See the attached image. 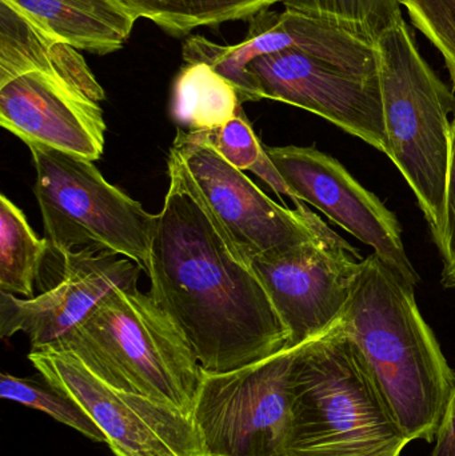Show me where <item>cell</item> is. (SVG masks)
<instances>
[{
    "label": "cell",
    "instance_id": "ac0fdd59",
    "mask_svg": "<svg viewBox=\"0 0 455 456\" xmlns=\"http://www.w3.org/2000/svg\"><path fill=\"white\" fill-rule=\"evenodd\" d=\"M240 107L235 86L210 64L187 63L174 80L171 115L176 125L189 131L226 125Z\"/></svg>",
    "mask_w": 455,
    "mask_h": 456
},
{
    "label": "cell",
    "instance_id": "2e32d148",
    "mask_svg": "<svg viewBox=\"0 0 455 456\" xmlns=\"http://www.w3.org/2000/svg\"><path fill=\"white\" fill-rule=\"evenodd\" d=\"M77 51L40 28L7 0H0V86L40 72L101 103L106 99L103 87Z\"/></svg>",
    "mask_w": 455,
    "mask_h": 456
},
{
    "label": "cell",
    "instance_id": "30bf717a",
    "mask_svg": "<svg viewBox=\"0 0 455 456\" xmlns=\"http://www.w3.org/2000/svg\"><path fill=\"white\" fill-rule=\"evenodd\" d=\"M248 20V32L240 45H218L195 35L186 40L182 50L186 63L210 64L229 79L242 103L261 101L253 75L248 71V63L283 51L306 53L361 77H379L376 43L333 21L269 8Z\"/></svg>",
    "mask_w": 455,
    "mask_h": 456
},
{
    "label": "cell",
    "instance_id": "ba28073f",
    "mask_svg": "<svg viewBox=\"0 0 455 456\" xmlns=\"http://www.w3.org/2000/svg\"><path fill=\"white\" fill-rule=\"evenodd\" d=\"M42 378L74 398L106 436L114 456H206L194 419L179 410L99 379L66 351H29Z\"/></svg>",
    "mask_w": 455,
    "mask_h": 456
},
{
    "label": "cell",
    "instance_id": "44dd1931",
    "mask_svg": "<svg viewBox=\"0 0 455 456\" xmlns=\"http://www.w3.org/2000/svg\"><path fill=\"white\" fill-rule=\"evenodd\" d=\"M286 10L339 24L376 43L379 35L403 20L398 0H280Z\"/></svg>",
    "mask_w": 455,
    "mask_h": 456
},
{
    "label": "cell",
    "instance_id": "d4e9b609",
    "mask_svg": "<svg viewBox=\"0 0 455 456\" xmlns=\"http://www.w3.org/2000/svg\"><path fill=\"white\" fill-rule=\"evenodd\" d=\"M435 444L432 456H455V388Z\"/></svg>",
    "mask_w": 455,
    "mask_h": 456
},
{
    "label": "cell",
    "instance_id": "e0dca14e",
    "mask_svg": "<svg viewBox=\"0 0 455 456\" xmlns=\"http://www.w3.org/2000/svg\"><path fill=\"white\" fill-rule=\"evenodd\" d=\"M37 26L80 51L114 53L139 16L122 0H7Z\"/></svg>",
    "mask_w": 455,
    "mask_h": 456
},
{
    "label": "cell",
    "instance_id": "7a4b0ae2",
    "mask_svg": "<svg viewBox=\"0 0 455 456\" xmlns=\"http://www.w3.org/2000/svg\"><path fill=\"white\" fill-rule=\"evenodd\" d=\"M341 323L406 439L435 442L455 372L417 305L414 287L378 255H369Z\"/></svg>",
    "mask_w": 455,
    "mask_h": 456
},
{
    "label": "cell",
    "instance_id": "8fae6325",
    "mask_svg": "<svg viewBox=\"0 0 455 456\" xmlns=\"http://www.w3.org/2000/svg\"><path fill=\"white\" fill-rule=\"evenodd\" d=\"M171 151L178 155L208 210L248 265L259 255L317 236L323 221L302 202L296 203V210L278 205L213 147L192 141L181 128Z\"/></svg>",
    "mask_w": 455,
    "mask_h": 456
},
{
    "label": "cell",
    "instance_id": "52a82bcc",
    "mask_svg": "<svg viewBox=\"0 0 455 456\" xmlns=\"http://www.w3.org/2000/svg\"><path fill=\"white\" fill-rule=\"evenodd\" d=\"M296 348L224 374L203 372L192 419L206 456H288Z\"/></svg>",
    "mask_w": 455,
    "mask_h": 456
},
{
    "label": "cell",
    "instance_id": "277c9868",
    "mask_svg": "<svg viewBox=\"0 0 455 456\" xmlns=\"http://www.w3.org/2000/svg\"><path fill=\"white\" fill-rule=\"evenodd\" d=\"M47 348L77 356L112 387L192 417L202 369L175 324L138 287L114 289Z\"/></svg>",
    "mask_w": 455,
    "mask_h": 456
},
{
    "label": "cell",
    "instance_id": "603a6c76",
    "mask_svg": "<svg viewBox=\"0 0 455 456\" xmlns=\"http://www.w3.org/2000/svg\"><path fill=\"white\" fill-rule=\"evenodd\" d=\"M411 23L440 51L455 87V0H398Z\"/></svg>",
    "mask_w": 455,
    "mask_h": 456
},
{
    "label": "cell",
    "instance_id": "7402d4cb",
    "mask_svg": "<svg viewBox=\"0 0 455 456\" xmlns=\"http://www.w3.org/2000/svg\"><path fill=\"white\" fill-rule=\"evenodd\" d=\"M186 135L213 147L226 162L243 173L253 170L266 154V147L254 133L242 107L226 125L213 130L187 131Z\"/></svg>",
    "mask_w": 455,
    "mask_h": 456
},
{
    "label": "cell",
    "instance_id": "9c48e42d",
    "mask_svg": "<svg viewBox=\"0 0 455 456\" xmlns=\"http://www.w3.org/2000/svg\"><path fill=\"white\" fill-rule=\"evenodd\" d=\"M357 248L323 222L306 243L266 252L250 265L288 330V347L321 337L344 315L362 270Z\"/></svg>",
    "mask_w": 455,
    "mask_h": 456
},
{
    "label": "cell",
    "instance_id": "ffe728a7",
    "mask_svg": "<svg viewBox=\"0 0 455 456\" xmlns=\"http://www.w3.org/2000/svg\"><path fill=\"white\" fill-rule=\"evenodd\" d=\"M0 396L28 409L39 410L61 425L74 428L85 438L98 444H106V436L85 409L69 394L51 385L45 378L37 380L2 372Z\"/></svg>",
    "mask_w": 455,
    "mask_h": 456
},
{
    "label": "cell",
    "instance_id": "cb8c5ba5",
    "mask_svg": "<svg viewBox=\"0 0 455 456\" xmlns=\"http://www.w3.org/2000/svg\"><path fill=\"white\" fill-rule=\"evenodd\" d=\"M440 252L443 259L441 281L446 289H455V115L451 130V166L446 191L445 233Z\"/></svg>",
    "mask_w": 455,
    "mask_h": 456
},
{
    "label": "cell",
    "instance_id": "8992f818",
    "mask_svg": "<svg viewBox=\"0 0 455 456\" xmlns=\"http://www.w3.org/2000/svg\"><path fill=\"white\" fill-rule=\"evenodd\" d=\"M45 239L61 259L77 248L104 249L147 273L157 216L112 186L93 160L43 144H26Z\"/></svg>",
    "mask_w": 455,
    "mask_h": 456
},
{
    "label": "cell",
    "instance_id": "484cf974",
    "mask_svg": "<svg viewBox=\"0 0 455 456\" xmlns=\"http://www.w3.org/2000/svg\"><path fill=\"white\" fill-rule=\"evenodd\" d=\"M122 2H125L126 4H127L128 7H130L131 10L139 16V11H141L142 7V0H122Z\"/></svg>",
    "mask_w": 455,
    "mask_h": 456
},
{
    "label": "cell",
    "instance_id": "7c38bea8",
    "mask_svg": "<svg viewBox=\"0 0 455 456\" xmlns=\"http://www.w3.org/2000/svg\"><path fill=\"white\" fill-rule=\"evenodd\" d=\"M259 98L299 107L389 154L379 77H365L297 51L248 63Z\"/></svg>",
    "mask_w": 455,
    "mask_h": 456
},
{
    "label": "cell",
    "instance_id": "4fadbf2b",
    "mask_svg": "<svg viewBox=\"0 0 455 456\" xmlns=\"http://www.w3.org/2000/svg\"><path fill=\"white\" fill-rule=\"evenodd\" d=\"M266 152L297 200L370 246L409 286H417L419 276L406 254L400 222L338 160L315 147H266Z\"/></svg>",
    "mask_w": 455,
    "mask_h": 456
},
{
    "label": "cell",
    "instance_id": "d6986e66",
    "mask_svg": "<svg viewBox=\"0 0 455 456\" xmlns=\"http://www.w3.org/2000/svg\"><path fill=\"white\" fill-rule=\"evenodd\" d=\"M51 247L27 222L23 211L0 195V292L34 297L45 255Z\"/></svg>",
    "mask_w": 455,
    "mask_h": 456
},
{
    "label": "cell",
    "instance_id": "5bb4252c",
    "mask_svg": "<svg viewBox=\"0 0 455 456\" xmlns=\"http://www.w3.org/2000/svg\"><path fill=\"white\" fill-rule=\"evenodd\" d=\"M142 268L104 249L83 248L63 259L61 281L31 299L0 292V335L28 337L31 351L50 347L82 323L117 289H136Z\"/></svg>",
    "mask_w": 455,
    "mask_h": 456
},
{
    "label": "cell",
    "instance_id": "5b68a950",
    "mask_svg": "<svg viewBox=\"0 0 455 456\" xmlns=\"http://www.w3.org/2000/svg\"><path fill=\"white\" fill-rule=\"evenodd\" d=\"M389 154L441 249L455 115L453 91L419 53L405 19L376 42Z\"/></svg>",
    "mask_w": 455,
    "mask_h": 456
},
{
    "label": "cell",
    "instance_id": "6da1fadb",
    "mask_svg": "<svg viewBox=\"0 0 455 456\" xmlns=\"http://www.w3.org/2000/svg\"><path fill=\"white\" fill-rule=\"evenodd\" d=\"M157 214L150 297L206 374H224L288 347V334L253 267L238 254L175 152Z\"/></svg>",
    "mask_w": 455,
    "mask_h": 456
},
{
    "label": "cell",
    "instance_id": "9a60e30c",
    "mask_svg": "<svg viewBox=\"0 0 455 456\" xmlns=\"http://www.w3.org/2000/svg\"><path fill=\"white\" fill-rule=\"evenodd\" d=\"M0 125L24 144H43L93 162L101 159L106 143L99 103L40 72L0 86Z\"/></svg>",
    "mask_w": 455,
    "mask_h": 456
},
{
    "label": "cell",
    "instance_id": "3957f363",
    "mask_svg": "<svg viewBox=\"0 0 455 456\" xmlns=\"http://www.w3.org/2000/svg\"><path fill=\"white\" fill-rule=\"evenodd\" d=\"M290 406L288 456H401L410 444L341 319L296 348Z\"/></svg>",
    "mask_w": 455,
    "mask_h": 456
}]
</instances>
